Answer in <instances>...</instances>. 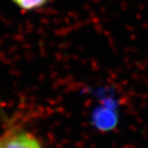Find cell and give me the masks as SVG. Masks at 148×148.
Returning a JSON list of instances; mask_svg holds the SVG:
<instances>
[{"mask_svg":"<svg viewBox=\"0 0 148 148\" xmlns=\"http://www.w3.org/2000/svg\"><path fill=\"white\" fill-rule=\"evenodd\" d=\"M101 100V105L93 111L91 121L96 129L109 131L117 123V103L111 96H103Z\"/></svg>","mask_w":148,"mask_h":148,"instance_id":"cell-1","label":"cell"},{"mask_svg":"<svg viewBox=\"0 0 148 148\" xmlns=\"http://www.w3.org/2000/svg\"><path fill=\"white\" fill-rule=\"evenodd\" d=\"M3 148H42L40 140L25 130L11 132L2 140Z\"/></svg>","mask_w":148,"mask_h":148,"instance_id":"cell-2","label":"cell"},{"mask_svg":"<svg viewBox=\"0 0 148 148\" xmlns=\"http://www.w3.org/2000/svg\"><path fill=\"white\" fill-rule=\"evenodd\" d=\"M10 1L20 10L30 12L44 7L51 0H10Z\"/></svg>","mask_w":148,"mask_h":148,"instance_id":"cell-3","label":"cell"},{"mask_svg":"<svg viewBox=\"0 0 148 148\" xmlns=\"http://www.w3.org/2000/svg\"><path fill=\"white\" fill-rule=\"evenodd\" d=\"M0 148H3V143H2V140H0Z\"/></svg>","mask_w":148,"mask_h":148,"instance_id":"cell-4","label":"cell"}]
</instances>
